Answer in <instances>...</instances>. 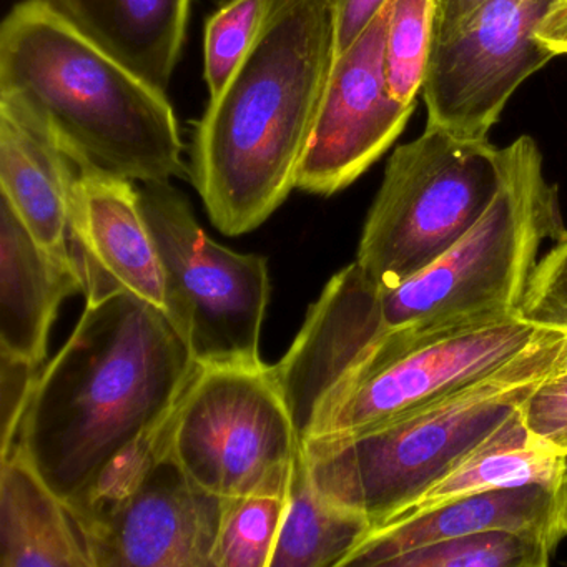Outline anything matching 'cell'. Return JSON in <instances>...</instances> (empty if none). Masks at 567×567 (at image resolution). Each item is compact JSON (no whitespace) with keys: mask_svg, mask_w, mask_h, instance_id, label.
<instances>
[{"mask_svg":"<svg viewBox=\"0 0 567 567\" xmlns=\"http://www.w3.org/2000/svg\"><path fill=\"white\" fill-rule=\"evenodd\" d=\"M200 364L164 311L128 291L87 301L41 371L16 444L75 507L164 426Z\"/></svg>","mask_w":567,"mask_h":567,"instance_id":"cell-1","label":"cell"},{"mask_svg":"<svg viewBox=\"0 0 567 567\" xmlns=\"http://www.w3.org/2000/svg\"><path fill=\"white\" fill-rule=\"evenodd\" d=\"M334 59L331 0H275L195 128L190 181L218 230L260 227L297 188Z\"/></svg>","mask_w":567,"mask_h":567,"instance_id":"cell-2","label":"cell"},{"mask_svg":"<svg viewBox=\"0 0 567 567\" xmlns=\"http://www.w3.org/2000/svg\"><path fill=\"white\" fill-rule=\"evenodd\" d=\"M567 237L556 185L530 137L504 148V177L474 227L430 267L394 288L378 287L357 264L321 291L324 313L360 357L384 337L427 340L520 313L544 241Z\"/></svg>","mask_w":567,"mask_h":567,"instance_id":"cell-3","label":"cell"},{"mask_svg":"<svg viewBox=\"0 0 567 567\" xmlns=\"http://www.w3.org/2000/svg\"><path fill=\"white\" fill-rule=\"evenodd\" d=\"M0 105L84 171L141 184L190 177L165 92L39 0H22L0 28Z\"/></svg>","mask_w":567,"mask_h":567,"instance_id":"cell-4","label":"cell"},{"mask_svg":"<svg viewBox=\"0 0 567 567\" xmlns=\"http://www.w3.org/2000/svg\"><path fill=\"white\" fill-rule=\"evenodd\" d=\"M567 353V330L544 328L503 367L370 433L301 441L318 493L381 526L453 470L527 403Z\"/></svg>","mask_w":567,"mask_h":567,"instance_id":"cell-5","label":"cell"},{"mask_svg":"<svg viewBox=\"0 0 567 567\" xmlns=\"http://www.w3.org/2000/svg\"><path fill=\"white\" fill-rule=\"evenodd\" d=\"M503 177L504 148L427 124L391 155L354 264L378 287H398L474 227Z\"/></svg>","mask_w":567,"mask_h":567,"instance_id":"cell-6","label":"cell"},{"mask_svg":"<svg viewBox=\"0 0 567 567\" xmlns=\"http://www.w3.org/2000/svg\"><path fill=\"white\" fill-rule=\"evenodd\" d=\"M165 275V315L200 367H258L267 260L212 240L171 182L138 187Z\"/></svg>","mask_w":567,"mask_h":567,"instance_id":"cell-7","label":"cell"},{"mask_svg":"<svg viewBox=\"0 0 567 567\" xmlns=\"http://www.w3.org/2000/svg\"><path fill=\"white\" fill-rule=\"evenodd\" d=\"M165 443L208 493L290 489L301 440L274 368L198 367L165 423Z\"/></svg>","mask_w":567,"mask_h":567,"instance_id":"cell-8","label":"cell"},{"mask_svg":"<svg viewBox=\"0 0 567 567\" xmlns=\"http://www.w3.org/2000/svg\"><path fill=\"white\" fill-rule=\"evenodd\" d=\"M544 328L519 313L427 340L380 338L324 393L301 441L358 436L404 420L493 373Z\"/></svg>","mask_w":567,"mask_h":567,"instance_id":"cell-9","label":"cell"},{"mask_svg":"<svg viewBox=\"0 0 567 567\" xmlns=\"http://www.w3.org/2000/svg\"><path fill=\"white\" fill-rule=\"evenodd\" d=\"M224 506L182 470L164 424L112 467L74 516L94 567H214Z\"/></svg>","mask_w":567,"mask_h":567,"instance_id":"cell-10","label":"cell"},{"mask_svg":"<svg viewBox=\"0 0 567 567\" xmlns=\"http://www.w3.org/2000/svg\"><path fill=\"white\" fill-rule=\"evenodd\" d=\"M554 0H486L434 39L423 94L427 124L487 138L507 101L556 55L536 32Z\"/></svg>","mask_w":567,"mask_h":567,"instance_id":"cell-11","label":"cell"},{"mask_svg":"<svg viewBox=\"0 0 567 567\" xmlns=\"http://www.w3.org/2000/svg\"><path fill=\"white\" fill-rule=\"evenodd\" d=\"M390 11L391 0L353 45L334 55L298 171V190L330 197L350 187L406 127L416 104H403L388 87Z\"/></svg>","mask_w":567,"mask_h":567,"instance_id":"cell-12","label":"cell"},{"mask_svg":"<svg viewBox=\"0 0 567 567\" xmlns=\"http://www.w3.org/2000/svg\"><path fill=\"white\" fill-rule=\"evenodd\" d=\"M71 254L87 301L128 291L165 313V275L135 182L79 168Z\"/></svg>","mask_w":567,"mask_h":567,"instance_id":"cell-13","label":"cell"},{"mask_svg":"<svg viewBox=\"0 0 567 567\" xmlns=\"http://www.w3.org/2000/svg\"><path fill=\"white\" fill-rule=\"evenodd\" d=\"M79 291L74 258L42 247L0 195V353L42 367L59 307Z\"/></svg>","mask_w":567,"mask_h":567,"instance_id":"cell-14","label":"cell"},{"mask_svg":"<svg viewBox=\"0 0 567 567\" xmlns=\"http://www.w3.org/2000/svg\"><path fill=\"white\" fill-rule=\"evenodd\" d=\"M484 530L540 534L560 543L556 489L527 484L487 491L444 504L423 516L377 527L343 560V566L390 567L410 550Z\"/></svg>","mask_w":567,"mask_h":567,"instance_id":"cell-15","label":"cell"},{"mask_svg":"<svg viewBox=\"0 0 567 567\" xmlns=\"http://www.w3.org/2000/svg\"><path fill=\"white\" fill-rule=\"evenodd\" d=\"M105 54L167 91L181 61L192 0H39Z\"/></svg>","mask_w":567,"mask_h":567,"instance_id":"cell-16","label":"cell"},{"mask_svg":"<svg viewBox=\"0 0 567 567\" xmlns=\"http://www.w3.org/2000/svg\"><path fill=\"white\" fill-rule=\"evenodd\" d=\"M0 566L94 567L71 507L19 444L0 457Z\"/></svg>","mask_w":567,"mask_h":567,"instance_id":"cell-17","label":"cell"},{"mask_svg":"<svg viewBox=\"0 0 567 567\" xmlns=\"http://www.w3.org/2000/svg\"><path fill=\"white\" fill-rule=\"evenodd\" d=\"M79 167L51 141L0 105V192L32 237L72 257V194ZM75 261V260H74Z\"/></svg>","mask_w":567,"mask_h":567,"instance_id":"cell-18","label":"cell"},{"mask_svg":"<svg viewBox=\"0 0 567 567\" xmlns=\"http://www.w3.org/2000/svg\"><path fill=\"white\" fill-rule=\"evenodd\" d=\"M563 466L564 454L540 443L529 433L520 408L453 470L434 481L416 499L411 501L381 526L404 523L444 504L487 491L527 484H540L556 489Z\"/></svg>","mask_w":567,"mask_h":567,"instance_id":"cell-19","label":"cell"},{"mask_svg":"<svg viewBox=\"0 0 567 567\" xmlns=\"http://www.w3.org/2000/svg\"><path fill=\"white\" fill-rule=\"evenodd\" d=\"M371 530L368 517L318 493L300 447L270 567H341Z\"/></svg>","mask_w":567,"mask_h":567,"instance_id":"cell-20","label":"cell"},{"mask_svg":"<svg viewBox=\"0 0 567 567\" xmlns=\"http://www.w3.org/2000/svg\"><path fill=\"white\" fill-rule=\"evenodd\" d=\"M557 546L540 534L484 530L410 550L390 567H546Z\"/></svg>","mask_w":567,"mask_h":567,"instance_id":"cell-21","label":"cell"},{"mask_svg":"<svg viewBox=\"0 0 567 567\" xmlns=\"http://www.w3.org/2000/svg\"><path fill=\"white\" fill-rule=\"evenodd\" d=\"M288 493L290 489L225 499L214 567H270Z\"/></svg>","mask_w":567,"mask_h":567,"instance_id":"cell-22","label":"cell"},{"mask_svg":"<svg viewBox=\"0 0 567 567\" xmlns=\"http://www.w3.org/2000/svg\"><path fill=\"white\" fill-rule=\"evenodd\" d=\"M437 9V0H391L384 64L388 87L403 104H416L423 91Z\"/></svg>","mask_w":567,"mask_h":567,"instance_id":"cell-23","label":"cell"},{"mask_svg":"<svg viewBox=\"0 0 567 567\" xmlns=\"http://www.w3.org/2000/svg\"><path fill=\"white\" fill-rule=\"evenodd\" d=\"M275 0H228L205 25V82L210 97L230 81L264 31Z\"/></svg>","mask_w":567,"mask_h":567,"instance_id":"cell-24","label":"cell"},{"mask_svg":"<svg viewBox=\"0 0 567 567\" xmlns=\"http://www.w3.org/2000/svg\"><path fill=\"white\" fill-rule=\"evenodd\" d=\"M520 313L537 327L567 330V237L540 257Z\"/></svg>","mask_w":567,"mask_h":567,"instance_id":"cell-25","label":"cell"},{"mask_svg":"<svg viewBox=\"0 0 567 567\" xmlns=\"http://www.w3.org/2000/svg\"><path fill=\"white\" fill-rule=\"evenodd\" d=\"M524 424L540 443L567 454V371L540 383L523 406Z\"/></svg>","mask_w":567,"mask_h":567,"instance_id":"cell-26","label":"cell"},{"mask_svg":"<svg viewBox=\"0 0 567 567\" xmlns=\"http://www.w3.org/2000/svg\"><path fill=\"white\" fill-rule=\"evenodd\" d=\"M2 368H0V384H2V444H0V457L8 456L9 451L18 441L19 430L31 400L35 381L41 374V367L0 353Z\"/></svg>","mask_w":567,"mask_h":567,"instance_id":"cell-27","label":"cell"},{"mask_svg":"<svg viewBox=\"0 0 567 567\" xmlns=\"http://www.w3.org/2000/svg\"><path fill=\"white\" fill-rule=\"evenodd\" d=\"M388 2L390 0H331L334 55L353 45Z\"/></svg>","mask_w":567,"mask_h":567,"instance_id":"cell-28","label":"cell"},{"mask_svg":"<svg viewBox=\"0 0 567 567\" xmlns=\"http://www.w3.org/2000/svg\"><path fill=\"white\" fill-rule=\"evenodd\" d=\"M544 48L554 55H567V0H554L536 32Z\"/></svg>","mask_w":567,"mask_h":567,"instance_id":"cell-29","label":"cell"},{"mask_svg":"<svg viewBox=\"0 0 567 567\" xmlns=\"http://www.w3.org/2000/svg\"><path fill=\"white\" fill-rule=\"evenodd\" d=\"M486 0H444L437 9L436 29L434 39L443 38L456 29L474 9L480 8Z\"/></svg>","mask_w":567,"mask_h":567,"instance_id":"cell-30","label":"cell"},{"mask_svg":"<svg viewBox=\"0 0 567 567\" xmlns=\"http://www.w3.org/2000/svg\"><path fill=\"white\" fill-rule=\"evenodd\" d=\"M557 509H559V523L567 536V454H564L563 474L556 487Z\"/></svg>","mask_w":567,"mask_h":567,"instance_id":"cell-31","label":"cell"},{"mask_svg":"<svg viewBox=\"0 0 567 567\" xmlns=\"http://www.w3.org/2000/svg\"><path fill=\"white\" fill-rule=\"evenodd\" d=\"M556 371H567V353L564 354V358L560 360L559 367H557Z\"/></svg>","mask_w":567,"mask_h":567,"instance_id":"cell-32","label":"cell"},{"mask_svg":"<svg viewBox=\"0 0 567 567\" xmlns=\"http://www.w3.org/2000/svg\"><path fill=\"white\" fill-rule=\"evenodd\" d=\"M444 0H437V4H443Z\"/></svg>","mask_w":567,"mask_h":567,"instance_id":"cell-33","label":"cell"}]
</instances>
